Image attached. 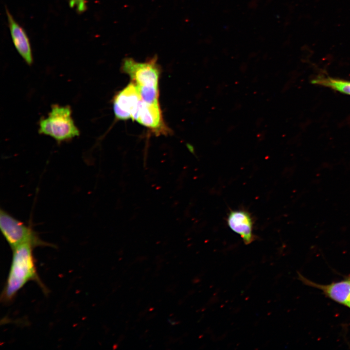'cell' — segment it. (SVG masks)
Returning a JSON list of instances; mask_svg holds the SVG:
<instances>
[{
	"mask_svg": "<svg viewBox=\"0 0 350 350\" xmlns=\"http://www.w3.org/2000/svg\"><path fill=\"white\" fill-rule=\"evenodd\" d=\"M32 245H20L13 249L10 269L1 295V300L12 301L18 291L30 281L37 282L46 292L38 275L33 255Z\"/></svg>",
	"mask_w": 350,
	"mask_h": 350,
	"instance_id": "obj_1",
	"label": "cell"
},
{
	"mask_svg": "<svg viewBox=\"0 0 350 350\" xmlns=\"http://www.w3.org/2000/svg\"><path fill=\"white\" fill-rule=\"evenodd\" d=\"M69 105H53L47 117L39 122L38 133L50 136L58 143L71 140L80 135Z\"/></svg>",
	"mask_w": 350,
	"mask_h": 350,
	"instance_id": "obj_2",
	"label": "cell"
},
{
	"mask_svg": "<svg viewBox=\"0 0 350 350\" xmlns=\"http://www.w3.org/2000/svg\"><path fill=\"white\" fill-rule=\"evenodd\" d=\"M0 228L1 233L12 249L24 244L34 247L51 245L42 240L30 226L14 218L6 211H0Z\"/></svg>",
	"mask_w": 350,
	"mask_h": 350,
	"instance_id": "obj_3",
	"label": "cell"
},
{
	"mask_svg": "<svg viewBox=\"0 0 350 350\" xmlns=\"http://www.w3.org/2000/svg\"><path fill=\"white\" fill-rule=\"evenodd\" d=\"M122 70L138 86L158 87L160 70L155 57L145 62H137L131 58H125Z\"/></svg>",
	"mask_w": 350,
	"mask_h": 350,
	"instance_id": "obj_4",
	"label": "cell"
},
{
	"mask_svg": "<svg viewBox=\"0 0 350 350\" xmlns=\"http://www.w3.org/2000/svg\"><path fill=\"white\" fill-rule=\"evenodd\" d=\"M298 276L304 284L320 290L326 297L337 303L346 306L350 300V276L341 281L327 285L312 281L299 273Z\"/></svg>",
	"mask_w": 350,
	"mask_h": 350,
	"instance_id": "obj_5",
	"label": "cell"
},
{
	"mask_svg": "<svg viewBox=\"0 0 350 350\" xmlns=\"http://www.w3.org/2000/svg\"><path fill=\"white\" fill-rule=\"evenodd\" d=\"M6 14L13 44L24 61L28 65H31L33 57L28 36L24 28L15 19L7 8Z\"/></svg>",
	"mask_w": 350,
	"mask_h": 350,
	"instance_id": "obj_6",
	"label": "cell"
},
{
	"mask_svg": "<svg viewBox=\"0 0 350 350\" xmlns=\"http://www.w3.org/2000/svg\"><path fill=\"white\" fill-rule=\"evenodd\" d=\"M227 222L230 228L240 235L245 245L255 240L253 220L248 212L243 210H232L228 215Z\"/></svg>",
	"mask_w": 350,
	"mask_h": 350,
	"instance_id": "obj_7",
	"label": "cell"
},
{
	"mask_svg": "<svg viewBox=\"0 0 350 350\" xmlns=\"http://www.w3.org/2000/svg\"><path fill=\"white\" fill-rule=\"evenodd\" d=\"M136 121L156 133L167 132L159 103L148 104L142 101Z\"/></svg>",
	"mask_w": 350,
	"mask_h": 350,
	"instance_id": "obj_8",
	"label": "cell"
},
{
	"mask_svg": "<svg viewBox=\"0 0 350 350\" xmlns=\"http://www.w3.org/2000/svg\"><path fill=\"white\" fill-rule=\"evenodd\" d=\"M141 101L137 86L132 82L116 95L113 105L129 113L136 120Z\"/></svg>",
	"mask_w": 350,
	"mask_h": 350,
	"instance_id": "obj_9",
	"label": "cell"
},
{
	"mask_svg": "<svg viewBox=\"0 0 350 350\" xmlns=\"http://www.w3.org/2000/svg\"><path fill=\"white\" fill-rule=\"evenodd\" d=\"M312 83L350 95V81L322 77L313 80Z\"/></svg>",
	"mask_w": 350,
	"mask_h": 350,
	"instance_id": "obj_10",
	"label": "cell"
},
{
	"mask_svg": "<svg viewBox=\"0 0 350 350\" xmlns=\"http://www.w3.org/2000/svg\"><path fill=\"white\" fill-rule=\"evenodd\" d=\"M137 86L142 101L148 104L159 103L158 87Z\"/></svg>",
	"mask_w": 350,
	"mask_h": 350,
	"instance_id": "obj_11",
	"label": "cell"
},
{
	"mask_svg": "<svg viewBox=\"0 0 350 350\" xmlns=\"http://www.w3.org/2000/svg\"><path fill=\"white\" fill-rule=\"evenodd\" d=\"M70 8H75L79 13L84 12L87 8V0H69Z\"/></svg>",
	"mask_w": 350,
	"mask_h": 350,
	"instance_id": "obj_12",
	"label": "cell"
},
{
	"mask_svg": "<svg viewBox=\"0 0 350 350\" xmlns=\"http://www.w3.org/2000/svg\"><path fill=\"white\" fill-rule=\"evenodd\" d=\"M113 110L115 117L118 119L125 120L131 118L129 113L123 111L116 105H113Z\"/></svg>",
	"mask_w": 350,
	"mask_h": 350,
	"instance_id": "obj_13",
	"label": "cell"
},
{
	"mask_svg": "<svg viewBox=\"0 0 350 350\" xmlns=\"http://www.w3.org/2000/svg\"><path fill=\"white\" fill-rule=\"evenodd\" d=\"M346 306L350 308V301L349 302V303H348V304Z\"/></svg>",
	"mask_w": 350,
	"mask_h": 350,
	"instance_id": "obj_14",
	"label": "cell"
}]
</instances>
